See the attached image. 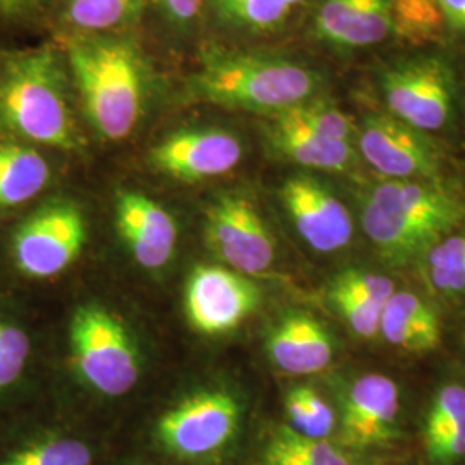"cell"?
I'll return each instance as SVG.
<instances>
[{
  "label": "cell",
  "mask_w": 465,
  "mask_h": 465,
  "mask_svg": "<svg viewBox=\"0 0 465 465\" xmlns=\"http://www.w3.org/2000/svg\"><path fill=\"white\" fill-rule=\"evenodd\" d=\"M66 64L84 116L99 136L121 142L134 134L150 94V67L132 36L73 34Z\"/></svg>",
  "instance_id": "6da1fadb"
},
{
  "label": "cell",
  "mask_w": 465,
  "mask_h": 465,
  "mask_svg": "<svg viewBox=\"0 0 465 465\" xmlns=\"http://www.w3.org/2000/svg\"><path fill=\"white\" fill-rule=\"evenodd\" d=\"M316 71L297 61L211 47L186 82L188 99L232 111L278 114L314 99Z\"/></svg>",
  "instance_id": "7a4b0ae2"
},
{
  "label": "cell",
  "mask_w": 465,
  "mask_h": 465,
  "mask_svg": "<svg viewBox=\"0 0 465 465\" xmlns=\"http://www.w3.org/2000/svg\"><path fill=\"white\" fill-rule=\"evenodd\" d=\"M465 221V202L441 182L386 180L372 188L361 223L382 259L405 266Z\"/></svg>",
  "instance_id": "3957f363"
},
{
  "label": "cell",
  "mask_w": 465,
  "mask_h": 465,
  "mask_svg": "<svg viewBox=\"0 0 465 465\" xmlns=\"http://www.w3.org/2000/svg\"><path fill=\"white\" fill-rule=\"evenodd\" d=\"M63 59L52 45L25 50L0 69V132L55 149L80 145Z\"/></svg>",
  "instance_id": "277c9868"
},
{
  "label": "cell",
  "mask_w": 465,
  "mask_h": 465,
  "mask_svg": "<svg viewBox=\"0 0 465 465\" xmlns=\"http://www.w3.org/2000/svg\"><path fill=\"white\" fill-rule=\"evenodd\" d=\"M69 341L74 364L94 390L107 397L134 390L140 357L119 319L95 305L80 307L71 319Z\"/></svg>",
  "instance_id": "5b68a950"
},
{
  "label": "cell",
  "mask_w": 465,
  "mask_h": 465,
  "mask_svg": "<svg viewBox=\"0 0 465 465\" xmlns=\"http://www.w3.org/2000/svg\"><path fill=\"white\" fill-rule=\"evenodd\" d=\"M84 242L86 223L82 211L71 202H54L38 209L17 228L11 255L23 276L47 280L78 259Z\"/></svg>",
  "instance_id": "8992f818"
},
{
  "label": "cell",
  "mask_w": 465,
  "mask_h": 465,
  "mask_svg": "<svg viewBox=\"0 0 465 465\" xmlns=\"http://www.w3.org/2000/svg\"><path fill=\"white\" fill-rule=\"evenodd\" d=\"M240 405L226 391H200L182 400L157 422L161 445L182 459H200L224 449L238 431Z\"/></svg>",
  "instance_id": "52a82bcc"
},
{
  "label": "cell",
  "mask_w": 465,
  "mask_h": 465,
  "mask_svg": "<svg viewBox=\"0 0 465 465\" xmlns=\"http://www.w3.org/2000/svg\"><path fill=\"white\" fill-rule=\"evenodd\" d=\"M205 236L217 257L243 276L262 274L274 264V238L243 193H224L209 205Z\"/></svg>",
  "instance_id": "ba28073f"
},
{
  "label": "cell",
  "mask_w": 465,
  "mask_h": 465,
  "mask_svg": "<svg viewBox=\"0 0 465 465\" xmlns=\"http://www.w3.org/2000/svg\"><path fill=\"white\" fill-rule=\"evenodd\" d=\"M382 95L391 116L419 132H438L451 116L455 84L440 59H417L386 69Z\"/></svg>",
  "instance_id": "9c48e42d"
},
{
  "label": "cell",
  "mask_w": 465,
  "mask_h": 465,
  "mask_svg": "<svg viewBox=\"0 0 465 465\" xmlns=\"http://www.w3.org/2000/svg\"><path fill=\"white\" fill-rule=\"evenodd\" d=\"M357 143L362 159L386 180L440 182L441 164L431 140L397 117H366Z\"/></svg>",
  "instance_id": "30bf717a"
},
{
  "label": "cell",
  "mask_w": 465,
  "mask_h": 465,
  "mask_svg": "<svg viewBox=\"0 0 465 465\" xmlns=\"http://www.w3.org/2000/svg\"><path fill=\"white\" fill-rule=\"evenodd\" d=\"M257 305V286L232 269L195 267L186 282L184 311L190 324L202 334L232 331Z\"/></svg>",
  "instance_id": "8fae6325"
},
{
  "label": "cell",
  "mask_w": 465,
  "mask_h": 465,
  "mask_svg": "<svg viewBox=\"0 0 465 465\" xmlns=\"http://www.w3.org/2000/svg\"><path fill=\"white\" fill-rule=\"evenodd\" d=\"M242 157V142L223 128L180 130L150 150L153 169L186 183L228 174Z\"/></svg>",
  "instance_id": "7c38bea8"
},
{
  "label": "cell",
  "mask_w": 465,
  "mask_h": 465,
  "mask_svg": "<svg viewBox=\"0 0 465 465\" xmlns=\"http://www.w3.org/2000/svg\"><path fill=\"white\" fill-rule=\"evenodd\" d=\"M282 205L311 249L332 253L345 249L353 236V221L345 203L309 176H293L280 190Z\"/></svg>",
  "instance_id": "4fadbf2b"
},
{
  "label": "cell",
  "mask_w": 465,
  "mask_h": 465,
  "mask_svg": "<svg viewBox=\"0 0 465 465\" xmlns=\"http://www.w3.org/2000/svg\"><path fill=\"white\" fill-rule=\"evenodd\" d=\"M399 384L382 374H364L351 382L343 401L341 430L353 449H374L397 438Z\"/></svg>",
  "instance_id": "5bb4252c"
},
{
  "label": "cell",
  "mask_w": 465,
  "mask_h": 465,
  "mask_svg": "<svg viewBox=\"0 0 465 465\" xmlns=\"http://www.w3.org/2000/svg\"><path fill=\"white\" fill-rule=\"evenodd\" d=\"M116 228L140 266L161 269L171 261L178 242L176 221L155 200L134 190L117 192Z\"/></svg>",
  "instance_id": "9a60e30c"
},
{
  "label": "cell",
  "mask_w": 465,
  "mask_h": 465,
  "mask_svg": "<svg viewBox=\"0 0 465 465\" xmlns=\"http://www.w3.org/2000/svg\"><path fill=\"white\" fill-rule=\"evenodd\" d=\"M314 30L341 49L378 45L391 34V0H321Z\"/></svg>",
  "instance_id": "2e32d148"
},
{
  "label": "cell",
  "mask_w": 465,
  "mask_h": 465,
  "mask_svg": "<svg viewBox=\"0 0 465 465\" xmlns=\"http://www.w3.org/2000/svg\"><path fill=\"white\" fill-rule=\"evenodd\" d=\"M267 353L282 372L316 374L331 364L334 341L316 317L293 312L282 317L269 332Z\"/></svg>",
  "instance_id": "e0dca14e"
},
{
  "label": "cell",
  "mask_w": 465,
  "mask_h": 465,
  "mask_svg": "<svg viewBox=\"0 0 465 465\" xmlns=\"http://www.w3.org/2000/svg\"><path fill=\"white\" fill-rule=\"evenodd\" d=\"M269 140L286 159L317 171L347 173L357 161L353 143L317 134L282 114L272 116Z\"/></svg>",
  "instance_id": "ac0fdd59"
},
{
  "label": "cell",
  "mask_w": 465,
  "mask_h": 465,
  "mask_svg": "<svg viewBox=\"0 0 465 465\" xmlns=\"http://www.w3.org/2000/svg\"><path fill=\"white\" fill-rule=\"evenodd\" d=\"M380 334L397 349L426 353L440 347L441 324L431 305L416 293L395 290L384 305Z\"/></svg>",
  "instance_id": "d6986e66"
},
{
  "label": "cell",
  "mask_w": 465,
  "mask_h": 465,
  "mask_svg": "<svg viewBox=\"0 0 465 465\" xmlns=\"http://www.w3.org/2000/svg\"><path fill=\"white\" fill-rule=\"evenodd\" d=\"M424 447L432 464L465 457V386L450 382L431 400L424 420Z\"/></svg>",
  "instance_id": "ffe728a7"
},
{
  "label": "cell",
  "mask_w": 465,
  "mask_h": 465,
  "mask_svg": "<svg viewBox=\"0 0 465 465\" xmlns=\"http://www.w3.org/2000/svg\"><path fill=\"white\" fill-rule=\"evenodd\" d=\"M49 180V163L38 150L0 140V209H15L30 202Z\"/></svg>",
  "instance_id": "44dd1931"
},
{
  "label": "cell",
  "mask_w": 465,
  "mask_h": 465,
  "mask_svg": "<svg viewBox=\"0 0 465 465\" xmlns=\"http://www.w3.org/2000/svg\"><path fill=\"white\" fill-rule=\"evenodd\" d=\"M261 465H351V462L328 440L307 438L290 426H282L271 434Z\"/></svg>",
  "instance_id": "7402d4cb"
},
{
  "label": "cell",
  "mask_w": 465,
  "mask_h": 465,
  "mask_svg": "<svg viewBox=\"0 0 465 465\" xmlns=\"http://www.w3.org/2000/svg\"><path fill=\"white\" fill-rule=\"evenodd\" d=\"M92 450L80 440L35 436L0 451V465H92Z\"/></svg>",
  "instance_id": "603a6c76"
},
{
  "label": "cell",
  "mask_w": 465,
  "mask_h": 465,
  "mask_svg": "<svg viewBox=\"0 0 465 465\" xmlns=\"http://www.w3.org/2000/svg\"><path fill=\"white\" fill-rule=\"evenodd\" d=\"M303 2L305 0H211L221 21L249 34H269L282 28Z\"/></svg>",
  "instance_id": "cb8c5ba5"
},
{
  "label": "cell",
  "mask_w": 465,
  "mask_h": 465,
  "mask_svg": "<svg viewBox=\"0 0 465 465\" xmlns=\"http://www.w3.org/2000/svg\"><path fill=\"white\" fill-rule=\"evenodd\" d=\"M143 0H67L66 17L78 34H116L142 15Z\"/></svg>",
  "instance_id": "d4e9b609"
},
{
  "label": "cell",
  "mask_w": 465,
  "mask_h": 465,
  "mask_svg": "<svg viewBox=\"0 0 465 465\" xmlns=\"http://www.w3.org/2000/svg\"><path fill=\"white\" fill-rule=\"evenodd\" d=\"M445 26L438 0H391V34L407 44L434 42Z\"/></svg>",
  "instance_id": "484cf974"
},
{
  "label": "cell",
  "mask_w": 465,
  "mask_h": 465,
  "mask_svg": "<svg viewBox=\"0 0 465 465\" xmlns=\"http://www.w3.org/2000/svg\"><path fill=\"white\" fill-rule=\"evenodd\" d=\"M290 428L307 438L328 440L336 426L330 403L311 386H293L284 399Z\"/></svg>",
  "instance_id": "4316f807"
},
{
  "label": "cell",
  "mask_w": 465,
  "mask_h": 465,
  "mask_svg": "<svg viewBox=\"0 0 465 465\" xmlns=\"http://www.w3.org/2000/svg\"><path fill=\"white\" fill-rule=\"evenodd\" d=\"M426 271L432 288L445 295L465 293V232L449 234L426 252Z\"/></svg>",
  "instance_id": "83f0119b"
},
{
  "label": "cell",
  "mask_w": 465,
  "mask_h": 465,
  "mask_svg": "<svg viewBox=\"0 0 465 465\" xmlns=\"http://www.w3.org/2000/svg\"><path fill=\"white\" fill-rule=\"evenodd\" d=\"M32 357V340L13 317L0 312V401L23 380Z\"/></svg>",
  "instance_id": "f1b7e54d"
},
{
  "label": "cell",
  "mask_w": 465,
  "mask_h": 465,
  "mask_svg": "<svg viewBox=\"0 0 465 465\" xmlns=\"http://www.w3.org/2000/svg\"><path fill=\"white\" fill-rule=\"evenodd\" d=\"M282 116L290 117L292 121L300 123L317 134L330 136L340 142L353 143L359 130L355 128L353 121L343 111L334 107L324 100H305L299 105H293L282 113Z\"/></svg>",
  "instance_id": "f546056e"
},
{
  "label": "cell",
  "mask_w": 465,
  "mask_h": 465,
  "mask_svg": "<svg viewBox=\"0 0 465 465\" xmlns=\"http://www.w3.org/2000/svg\"><path fill=\"white\" fill-rule=\"evenodd\" d=\"M395 284L380 272L372 271H347L341 272L331 284L330 293L349 295L357 299L372 300L386 303L390 297L395 293Z\"/></svg>",
  "instance_id": "4dcf8cb0"
},
{
  "label": "cell",
  "mask_w": 465,
  "mask_h": 465,
  "mask_svg": "<svg viewBox=\"0 0 465 465\" xmlns=\"http://www.w3.org/2000/svg\"><path fill=\"white\" fill-rule=\"evenodd\" d=\"M330 297L340 316L345 319L350 330L357 336L374 338L376 334H380L382 311L386 303L340 293H330Z\"/></svg>",
  "instance_id": "1f68e13d"
},
{
  "label": "cell",
  "mask_w": 465,
  "mask_h": 465,
  "mask_svg": "<svg viewBox=\"0 0 465 465\" xmlns=\"http://www.w3.org/2000/svg\"><path fill=\"white\" fill-rule=\"evenodd\" d=\"M207 0H153L159 13L176 28H190L199 19Z\"/></svg>",
  "instance_id": "d6a6232c"
},
{
  "label": "cell",
  "mask_w": 465,
  "mask_h": 465,
  "mask_svg": "<svg viewBox=\"0 0 465 465\" xmlns=\"http://www.w3.org/2000/svg\"><path fill=\"white\" fill-rule=\"evenodd\" d=\"M445 25L455 32H465V0H438Z\"/></svg>",
  "instance_id": "836d02e7"
},
{
  "label": "cell",
  "mask_w": 465,
  "mask_h": 465,
  "mask_svg": "<svg viewBox=\"0 0 465 465\" xmlns=\"http://www.w3.org/2000/svg\"><path fill=\"white\" fill-rule=\"evenodd\" d=\"M38 4L40 0H0V13L7 17L25 16Z\"/></svg>",
  "instance_id": "e575fe53"
},
{
  "label": "cell",
  "mask_w": 465,
  "mask_h": 465,
  "mask_svg": "<svg viewBox=\"0 0 465 465\" xmlns=\"http://www.w3.org/2000/svg\"><path fill=\"white\" fill-rule=\"evenodd\" d=\"M464 341H465V334H464Z\"/></svg>",
  "instance_id": "d590c367"
}]
</instances>
